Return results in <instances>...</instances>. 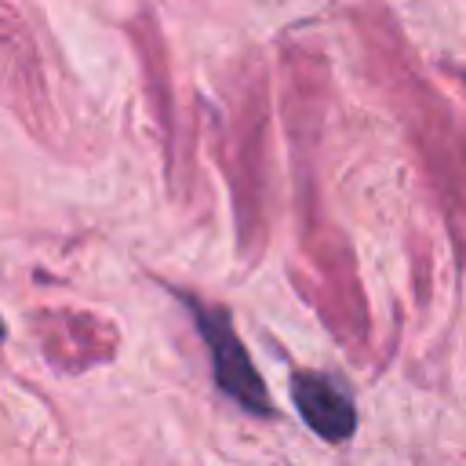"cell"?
Instances as JSON below:
<instances>
[{
	"label": "cell",
	"mask_w": 466,
	"mask_h": 466,
	"mask_svg": "<svg viewBox=\"0 0 466 466\" xmlns=\"http://www.w3.org/2000/svg\"><path fill=\"white\" fill-rule=\"evenodd\" d=\"M186 306H189V313H193V324H197V331H200L208 353H211V375H215L218 390H222L229 400H237L248 415H266V419H269L277 408H273V400H269V393H266V382H262V375L255 371V364H251L244 342L237 339L229 313L218 309V306H208V302H200V299H186Z\"/></svg>",
	"instance_id": "obj_1"
},
{
	"label": "cell",
	"mask_w": 466,
	"mask_h": 466,
	"mask_svg": "<svg viewBox=\"0 0 466 466\" xmlns=\"http://www.w3.org/2000/svg\"><path fill=\"white\" fill-rule=\"evenodd\" d=\"M291 400H295V411L302 415V422L324 437L328 444H342L353 437L357 430V408H353V397L331 379V375H320V371H291Z\"/></svg>",
	"instance_id": "obj_2"
},
{
	"label": "cell",
	"mask_w": 466,
	"mask_h": 466,
	"mask_svg": "<svg viewBox=\"0 0 466 466\" xmlns=\"http://www.w3.org/2000/svg\"><path fill=\"white\" fill-rule=\"evenodd\" d=\"M0 339H4V320H0Z\"/></svg>",
	"instance_id": "obj_3"
}]
</instances>
